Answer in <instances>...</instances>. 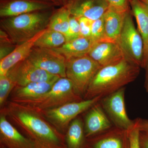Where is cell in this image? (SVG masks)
<instances>
[{
	"instance_id": "obj_1",
	"label": "cell",
	"mask_w": 148,
	"mask_h": 148,
	"mask_svg": "<svg viewBox=\"0 0 148 148\" xmlns=\"http://www.w3.org/2000/svg\"><path fill=\"white\" fill-rule=\"evenodd\" d=\"M7 113L26 137L41 148H68L66 139L39 114L10 103Z\"/></svg>"
},
{
	"instance_id": "obj_2",
	"label": "cell",
	"mask_w": 148,
	"mask_h": 148,
	"mask_svg": "<svg viewBox=\"0 0 148 148\" xmlns=\"http://www.w3.org/2000/svg\"><path fill=\"white\" fill-rule=\"evenodd\" d=\"M140 68L125 58L101 67L88 86L84 96V100L103 97L124 87L137 79Z\"/></svg>"
},
{
	"instance_id": "obj_3",
	"label": "cell",
	"mask_w": 148,
	"mask_h": 148,
	"mask_svg": "<svg viewBox=\"0 0 148 148\" xmlns=\"http://www.w3.org/2000/svg\"><path fill=\"white\" fill-rule=\"evenodd\" d=\"M52 14L51 12L40 11L5 18L1 21V29L12 44L20 45L47 29Z\"/></svg>"
},
{
	"instance_id": "obj_4",
	"label": "cell",
	"mask_w": 148,
	"mask_h": 148,
	"mask_svg": "<svg viewBox=\"0 0 148 148\" xmlns=\"http://www.w3.org/2000/svg\"><path fill=\"white\" fill-rule=\"evenodd\" d=\"M72 82L61 77L48 92L38 98L11 102L12 105L39 114L43 111L57 108L66 103L83 101Z\"/></svg>"
},
{
	"instance_id": "obj_5",
	"label": "cell",
	"mask_w": 148,
	"mask_h": 148,
	"mask_svg": "<svg viewBox=\"0 0 148 148\" xmlns=\"http://www.w3.org/2000/svg\"><path fill=\"white\" fill-rule=\"evenodd\" d=\"M117 42L125 58L144 68V42L139 31L135 28L130 11L125 14L123 27Z\"/></svg>"
},
{
	"instance_id": "obj_6",
	"label": "cell",
	"mask_w": 148,
	"mask_h": 148,
	"mask_svg": "<svg viewBox=\"0 0 148 148\" xmlns=\"http://www.w3.org/2000/svg\"><path fill=\"white\" fill-rule=\"evenodd\" d=\"M88 55L66 60V77L73 83L77 92L84 96L88 86L101 68Z\"/></svg>"
},
{
	"instance_id": "obj_7",
	"label": "cell",
	"mask_w": 148,
	"mask_h": 148,
	"mask_svg": "<svg viewBox=\"0 0 148 148\" xmlns=\"http://www.w3.org/2000/svg\"><path fill=\"white\" fill-rule=\"evenodd\" d=\"M103 97L97 96L78 102H71L54 108L43 111L39 114L47 119L56 127L64 131L80 114L89 110L92 106L101 101Z\"/></svg>"
},
{
	"instance_id": "obj_8",
	"label": "cell",
	"mask_w": 148,
	"mask_h": 148,
	"mask_svg": "<svg viewBox=\"0 0 148 148\" xmlns=\"http://www.w3.org/2000/svg\"><path fill=\"white\" fill-rule=\"evenodd\" d=\"M125 87L103 97L101 106L114 126L128 130L135 124L127 115L125 101Z\"/></svg>"
},
{
	"instance_id": "obj_9",
	"label": "cell",
	"mask_w": 148,
	"mask_h": 148,
	"mask_svg": "<svg viewBox=\"0 0 148 148\" xmlns=\"http://www.w3.org/2000/svg\"><path fill=\"white\" fill-rule=\"evenodd\" d=\"M28 59L38 68L60 77H66V59L50 49L34 47Z\"/></svg>"
},
{
	"instance_id": "obj_10",
	"label": "cell",
	"mask_w": 148,
	"mask_h": 148,
	"mask_svg": "<svg viewBox=\"0 0 148 148\" xmlns=\"http://www.w3.org/2000/svg\"><path fill=\"white\" fill-rule=\"evenodd\" d=\"M7 75L16 86H23L34 82L49 81L61 78L38 68L28 58L11 68Z\"/></svg>"
},
{
	"instance_id": "obj_11",
	"label": "cell",
	"mask_w": 148,
	"mask_h": 148,
	"mask_svg": "<svg viewBox=\"0 0 148 148\" xmlns=\"http://www.w3.org/2000/svg\"><path fill=\"white\" fill-rule=\"evenodd\" d=\"M87 139L82 148H130L128 130L114 125Z\"/></svg>"
},
{
	"instance_id": "obj_12",
	"label": "cell",
	"mask_w": 148,
	"mask_h": 148,
	"mask_svg": "<svg viewBox=\"0 0 148 148\" xmlns=\"http://www.w3.org/2000/svg\"><path fill=\"white\" fill-rule=\"evenodd\" d=\"M65 6L76 18L95 20L103 16L109 5L107 0H69Z\"/></svg>"
},
{
	"instance_id": "obj_13",
	"label": "cell",
	"mask_w": 148,
	"mask_h": 148,
	"mask_svg": "<svg viewBox=\"0 0 148 148\" xmlns=\"http://www.w3.org/2000/svg\"><path fill=\"white\" fill-rule=\"evenodd\" d=\"M88 55L101 67L115 64L125 58L118 42L110 40L94 43Z\"/></svg>"
},
{
	"instance_id": "obj_14",
	"label": "cell",
	"mask_w": 148,
	"mask_h": 148,
	"mask_svg": "<svg viewBox=\"0 0 148 148\" xmlns=\"http://www.w3.org/2000/svg\"><path fill=\"white\" fill-rule=\"evenodd\" d=\"M0 143L6 148H41L18 132L3 114L0 117Z\"/></svg>"
},
{
	"instance_id": "obj_15",
	"label": "cell",
	"mask_w": 148,
	"mask_h": 148,
	"mask_svg": "<svg viewBox=\"0 0 148 148\" xmlns=\"http://www.w3.org/2000/svg\"><path fill=\"white\" fill-rule=\"evenodd\" d=\"M113 125L99 101L89 109L86 116L84 126L86 138L104 132Z\"/></svg>"
},
{
	"instance_id": "obj_16",
	"label": "cell",
	"mask_w": 148,
	"mask_h": 148,
	"mask_svg": "<svg viewBox=\"0 0 148 148\" xmlns=\"http://www.w3.org/2000/svg\"><path fill=\"white\" fill-rule=\"evenodd\" d=\"M51 3L43 1L14 0L1 5L0 16L12 17L35 12L44 11L51 7Z\"/></svg>"
},
{
	"instance_id": "obj_17",
	"label": "cell",
	"mask_w": 148,
	"mask_h": 148,
	"mask_svg": "<svg viewBox=\"0 0 148 148\" xmlns=\"http://www.w3.org/2000/svg\"><path fill=\"white\" fill-rule=\"evenodd\" d=\"M43 30L34 38L18 45L7 56L0 61V75H6L11 68L18 62L28 58L34 44L39 38L45 32Z\"/></svg>"
},
{
	"instance_id": "obj_18",
	"label": "cell",
	"mask_w": 148,
	"mask_h": 148,
	"mask_svg": "<svg viewBox=\"0 0 148 148\" xmlns=\"http://www.w3.org/2000/svg\"><path fill=\"white\" fill-rule=\"evenodd\" d=\"M94 43L91 38L81 36L75 39L66 42L60 47L52 49L68 60L88 55Z\"/></svg>"
},
{
	"instance_id": "obj_19",
	"label": "cell",
	"mask_w": 148,
	"mask_h": 148,
	"mask_svg": "<svg viewBox=\"0 0 148 148\" xmlns=\"http://www.w3.org/2000/svg\"><path fill=\"white\" fill-rule=\"evenodd\" d=\"M59 78L42 82H34L23 86H16L12 91V101L38 98L48 92Z\"/></svg>"
},
{
	"instance_id": "obj_20",
	"label": "cell",
	"mask_w": 148,
	"mask_h": 148,
	"mask_svg": "<svg viewBox=\"0 0 148 148\" xmlns=\"http://www.w3.org/2000/svg\"><path fill=\"white\" fill-rule=\"evenodd\" d=\"M130 3L144 42L145 67L148 59V5L141 0H133Z\"/></svg>"
},
{
	"instance_id": "obj_21",
	"label": "cell",
	"mask_w": 148,
	"mask_h": 148,
	"mask_svg": "<svg viewBox=\"0 0 148 148\" xmlns=\"http://www.w3.org/2000/svg\"><path fill=\"white\" fill-rule=\"evenodd\" d=\"M126 13H121L109 7L103 15L107 40L117 42L123 27Z\"/></svg>"
},
{
	"instance_id": "obj_22",
	"label": "cell",
	"mask_w": 148,
	"mask_h": 148,
	"mask_svg": "<svg viewBox=\"0 0 148 148\" xmlns=\"http://www.w3.org/2000/svg\"><path fill=\"white\" fill-rule=\"evenodd\" d=\"M84 125L82 119L77 117L69 125L66 136L68 148H82L86 140Z\"/></svg>"
},
{
	"instance_id": "obj_23",
	"label": "cell",
	"mask_w": 148,
	"mask_h": 148,
	"mask_svg": "<svg viewBox=\"0 0 148 148\" xmlns=\"http://www.w3.org/2000/svg\"><path fill=\"white\" fill-rule=\"evenodd\" d=\"M71 14L66 6L58 9L51 17L47 29L68 35Z\"/></svg>"
},
{
	"instance_id": "obj_24",
	"label": "cell",
	"mask_w": 148,
	"mask_h": 148,
	"mask_svg": "<svg viewBox=\"0 0 148 148\" xmlns=\"http://www.w3.org/2000/svg\"><path fill=\"white\" fill-rule=\"evenodd\" d=\"M66 41L64 34L47 28L45 32L36 41L34 47L53 49L60 47Z\"/></svg>"
},
{
	"instance_id": "obj_25",
	"label": "cell",
	"mask_w": 148,
	"mask_h": 148,
	"mask_svg": "<svg viewBox=\"0 0 148 148\" xmlns=\"http://www.w3.org/2000/svg\"><path fill=\"white\" fill-rule=\"evenodd\" d=\"M16 86L7 75H0V106L1 107L10 93Z\"/></svg>"
},
{
	"instance_id": "obj_26",
	"label": "cell",
	"mask_w": 148,
	"mask_h": 148,
	"mask_svg": "<svg viewBox=\"0 0 148 148\" xmlns=\"http://www.w3.org/2000/svg\"><path fill=\"white\" fill-rule=\"evenodd\" d=\"M90 38L95 42L108 40L106 38L105 33L103 16L101 18L93 21Z\"/></svg>"
},
{
	"instance_id": "obj_27",
	"label": "cell",
	"mask_w": 148,
	"mask_h": 148,
	"mask_svg": "<svg viewBox=\"0 0 148 148\" xmlns=\"http://www.w3.org/2000/svg\"><path fill=\"white\" fill-rule=\"evenodd\" d=\"M81 36L79 22L77 18L71 15L70 18L69 28L66 42L72 40Z\"/></svg>"
},
{
	"instance_id": "obj_28",
	"label": "cell",
	"mask_w": 148,
	"mask_h": 148,
	"mask_svg": "<svg viewBox=\"0 0 148 148\" xmlns=\"http://www.w3.org/2000/svg\"><path fill=\"white\" fill-rule=\"evenodd\" d=\"M79 22L81 34L83 37L90 38L93 21L85 17L77 18Z\"/></svg>"
},
{
	"instance_id": "obj_29",
	"label": "cell",
	"mask_w": 148,
	"mask_h": 148,
	"mask_svg": "<svg viewBox=\"0 0 148 148\" xmlns=\"http://www.w3.org/2000/svg\"><path fill=\"white\" fill-rule=\"evenodd\" d=\"M140 130L138 127L137 119H135V124L128 130L130 148H140L139 143Z\"/></svg>"
},
{
	"instance_id": "obj_30",
	"label": "cell",
	"mask_w": 148,
	"mask_h": 148,
	"mask_svg": "<svg viewBox=\"0 0 148 148\" xmlns=\"http://www.w3.org/2000/svg\"><path fill=\"white\" fill-rule=\"evenodd\" d=\"M109 7L121 13H125L129 11L128 0H107Z\"/></svg>"
},
{
	"instance_id": "obj_31",
	"label": "cell",
	"mask_w": 148,
	"mask_h": 148,
	"mask_svg": "<svg viewBox=\"0 0 148 148\" xmlns=\"http://www.w3.org/2000/svg\"><path fill=\"white\" fill-rule=\"evenodd\" d=\"M12 43L1 44L0 49V60L3 59L7 56L16 48Z\"/></svg>"
},
{
	"instance_id": "obj_32",
	"label": "cell",
	"mask_w": 148,
	"mask_h": 148,
	"mask_svg": "<svg viewBox=\"0 0 148 148\" xmlns=\"http://www.w3.org/2000/svg\"><path fill=\"white\" fill-rule=\"evenodd\" d=\"M138 127L141 132L148 134V120L137 118Z\"/></svg>"
},
{
	"instance_id": "obj_33",
	"label": "cell",
	"mask_w": 148,
	"mask_h": 148,
	"mask_svg": "<svg viewBox=\"0 0 148 148\" xmlns=\"http://www.w3.org/2000/svg\"><path fill=\"white\" fill-rule=\"evenodd\" d=\"M139 143L140 148H148V134L140 131Z\"/></svg>"
},
{
	"instance_id": "obj_34",
	"label": "cell",
	"mask_w": 148,
	"mask_h": 148,
	"mask_svg": "<svg viewBox=\"0 0 148 148\" xmlns=\"http://www.w3.org/2000/svg\"><path fill=\"white\" fill-rule=\"evenodd\" d=\"M144 69H145L146 72L144 87L145 89L146 92L148 93V60L145 65Z\"/></svg>"
},
{
	"instance_id": "obj_35",
	"label": "cell",
	"mask_w": 148,
	"mask_h": 148,
	"mask_svg": "<svg viewBox=\"0 0 148 148\" xmlns=\"http://www.w3.org/2000/svg\"><path fill=\"white\" fill-rule=\"evenodd\" d=\"M43 1H45L50 2H55L56 0H42Z\"/></svg>"
},
{
	"instance_id": "obj_36",
	"label": "cell",
	"mask_w": 148,
	"mask_h": 148,
	"mask_svg": "<svg viewBox=\"0 0 148 148\" xmlns=\"http://www.w3.org/2000/svg\"><path fill=\"white\" fill-rule=\"evenodd\" d=\"M141 1L148 5V0H141Z\"/></svg>"
},
{
	"instance_id": "obj_37",
	"label": "cell",
	"mask_w": 148,
	"mask_h": 148,
	"mask_svg": "<svg viewBox=\"0 0 148 148\" xmlns=\"http://www.w3.org/2000/svg\"><path fill=\"white\" fill-rule=\"evenodd\" d=\"M1 148H6L5 147H3V146L1 145Z\"/></svg>"
},
{
	"instance_id": "obj_38",
	"label": "cell",
	"mask_w": 148,
	"mask_h": 148,
	"mask_svg": "<svg viewBox=\"0 0 148 148\" xmlns=\"http://www.w3.org/2000/svg\"><path fill=\"white\" fill-rule=\"evenodd\" d=\"M128 1H129L130 3H131V2H132V1H133V0H128Z\"/></svg>"
},
{
	"instance_id": "obj_39",
	"label": "cell",
	"mask_w": 148,
	"mask_h": 148,
	"mask_svg": "<svg viewBox=\"0 0 148 148\" xmlns=\"http://www.w3.org/2000/svg\"><path fill=\"white\" fill-rule=\"evenodd\" d=\"M147 61H148V60H147Z\"/></svg>"
}]
</instances>
